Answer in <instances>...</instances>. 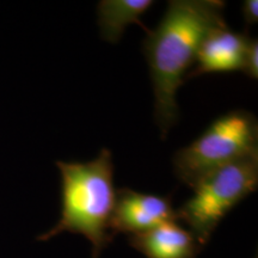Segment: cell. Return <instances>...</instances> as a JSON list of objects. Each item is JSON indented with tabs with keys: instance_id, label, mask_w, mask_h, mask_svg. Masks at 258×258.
I'll list each match as a JSON object with an SVG mask.
<instances>
[{
	"instance_id": "obj_1",
	"label": "cell",
	"mask_w": 258,
	"mask_h": 258,
	"mask_svg": "<svg viewBox=\"0 0 258 258\" xmlns=\"http://www.w3.org/2000/svg\"><path fill=\"white\" fill-rule=\"evenodd\" d=\"M226 3L221 0H170L163 18L147 32L143 48L154 92V120L161 139L177 123L176 93L195 63L202 41L209 32L227 27Z\"/></svg>"
},
{
	"instance_id": "obj_2",
	"label": "cell",
	"mask_w": 258,
	"mask_h": 258,
	"mask_svg": "<svg viewBox=\"0 0 258 258\" xmlns=\"http://www.w3.org/2000/svg\"><path fill=\"white\" fill-rule=\"evenodd\" d=\"M56 166L61 173L60 220L37 240H49L62 232L82 234L92 245L91 258H99L114 239L109 230L116 195L112 154L103 148L93 160L56 161Z\"/></svg>"
},
{
	"instance_id": "obj_3",
	"label": "cell",
	"mask_w": 258,
	"mask_h": 258,
	"mask_svg": "<svg viewBox=\"0 0 258 258\" xmlns=\"http://www.w3.org/2000/svg\"><path fill=\"white\" fill-rule=\"evenodd\" d=\"M258 153V121L252 112L232 110L219 116L198 139L177 151L173 172L192 188L202 177Z\"/></svg>"
},
{
	"instance_id": "obj_4",
	"label": "cell",
	"mask_w": 258,
	"mask_h": 258,
	"mask_svg": "<svg viewBox=\"0 0 258 258\" xmlns=\"http://www.w3.org/2000/svg\"><path fill=\"white\" fill-rule=\"evenodd\" d=\"M257 185L258 153H253L202 177L191 188V198L176 209L177 219L205 246L222 219Z\"/></svg>"
},
{
	"instance_id": "obj_5",
	"label": "cell",
	"mask_w": 258,
	"mask_h": 258,
	"mask_svg": "<svg viewBox=\"0 0 258 258\" xmlns=\"http://www.w3.org/2000/svg\"><path fill=\"white\" fill-rule=\"evenodd\" d=\"M177 220L170 195L160 196L121 188L116 190L109 230L112 237L117 233L132 235Z\"/></svg>"
},
{
	"instance_id": "obj_6",
	"label": "cell",
	"mask_w": 258,
	"mask_h": 258,
	"mask_svg": "<svg viewBox=\"0 0 258 258\" xmlns=\"http://www.w3.org/2000/svg\"><path fill=\"white\" fill-rule=\"evenodd\" d=\"M250 41L247 32H235L227 27L211 31L199 48L198 66L188 72L185 82L202 74L243 71Z\"/></svg>"
},
{
	"instance_id": "obj_7",
	"label": "cell",
	"mask_w": 258,
	"mask_h": 258,
	"mask_svg": "<svg viewBox=\"0 0 258 258\" xmlns=\"http://www.w3.org/2000/svg\"><path fill=\"white\" fill-rule=\"evenodd\" d=\"M129 244L146 258H196L203 247L195 235L177 221L132 234Z\"/></svg>"
},
{
	"instance_id": "obj_8",
	"label": "cell",
	"mask_w": 258,
	"mask_h": 258,
	"mask_svg": "<svg viewBox=\"0 0 258 258\" xmlns=\"http://www.w3.org/2000/svg\"><path fill=\"white\" fill-rule=\"evenodd\" d=\"M154 4L153 0H102L97 6L101 37L110 43L121 40L129 24H138L148 32L141 16Z\"/></svg>"
},
{
	"instance_id": "obj_9",
	"label": "cell",
	"mask_w": 258,
	"mask_h": 258,
	"mask_svg": "<svg viewBox=\"0 0 258 258\" xmlns=\"http://www.w3.org/2000/svg\"><path fill=\"white\" fill-rule=\"evenodd\" d=\"M241 72L246 74L251 79L258 78V41L257 38H251L245 55L244 69Z\"/></svg>"
},
{
	"instance_id": "obj_10",
	"label": "cell",
	"mask_w": 258,
	"mask_h": 258,
	"mask_svg": "<svg viewBox=\"0 0 258 258\" xmlns=\"http://www.w3.org/2000/svg\"><path fill=\"white\" fill-rule=\"evenodd\" d=\"M241 14L247 25L256 24L258 22V2L257 0H245L241 6Z\"/></svg>"
}]
</instances>
